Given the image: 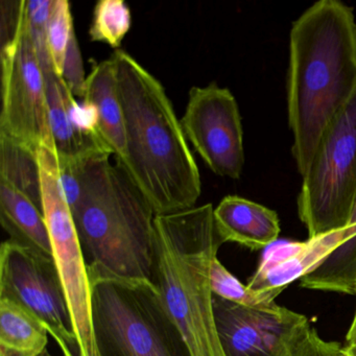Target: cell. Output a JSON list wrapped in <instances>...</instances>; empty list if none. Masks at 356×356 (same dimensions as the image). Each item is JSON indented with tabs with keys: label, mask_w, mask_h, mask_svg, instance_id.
<instances>
[{
	"label": "cell",
	"mask_w": 356,
	"mask_h": 356,
	"mask_svg": "<svg viewBox=\"0 0 356 356\" xmlns=\"http://www.w3.org/2000/svg\"><path fill=\"white\" fill-rule=\"evenodd\" d=\"M356 93V20L337 0H320L293 22L287 78L298 172L306 174L325 131Z\"/></svg>",
	"instance_id": "1"
},
{
	"label": "cell",
	"mask_w": 356,
	"mask_h": 356,
	"mask_svg": "<svg viewBox=\"0 0 356 356\" xmlns=\"http://www.w3.org/2000/svg\"><path fill=\"white\" fill-rule=\"evenodd\" d=\"M112 57L126 138L118 165L156 216L195 207L201 175L165 88L126 51Z\"/></svg>",
	"instance_id": "2"
},
{
	"label": "cell",
	"mask_w": 356,
	"mask_h": 356,
	"mask_svg": "<svg viewBox=\"0 0 356 356\" xmlns=\"http://www.w3.org/2000/svg\"><path fill=\"white\" fill-rule=\"evenodd\" d=\"M211 204L155 218L153 281L191 356H226L216 327L210 266L222 239Z\"/></svg>",
	"instance_id": "3"
},
{
	"label": "cell",
	"mask_w": 356,
	"mask_h": 356,
	"mask_svg": "<svg viewBox=\"0 0 356 356\" xmlns=\"http://www.w3.org/2000/svg\"><path fill=\"white\" fill-rule=\"evenodd\" d=\"M110 156L91 160L86 195L76 213L90 274L152 281L156 214Z\"/></svg>",
	"instance_id": "4"
},
{
	"label": "cell",
	"mask_w": 356,
	"mask_h": 356,
	"mask_svg": "<svg viewBox=\"0 0 356 356\" xmlns=\"http://www.w3.org/2000/svg\"><path fill=\"white\" fill-rule=\"evenodd\" d=\"M101 356H191L153 281L90 274Z\"/></svg>",
	"instance_id": "5"
},
{
	"label": "cell",
	"mask_w": 356,
	"mask_h": 356,
	"mask_svg": "<svg viewBox=\"0 0 356 356\" xmlns=\"http://www.w3.org/2000/svg\"><path fill=\"white\" fill-rule=\"evenodd\" d=\"M298 197L309 238L346 228L356 199V93L325 131Z\"/></svg>",
	"instance_id": "6"
},
{
	"label": "cell",
	"mask_w": 356,
	"mask_h": 356,
	"mask_svg": "<svg viewBox=\"0 0 356 356\" xmlns=\"http://www.w3.org/2000/svg\"><path fill=\"white\" fill-rule=\"evenodd\" d=\"M40 168L42 212L51 238L53 258L67 300L78 356H99L92 321V287L88 264L78 229L59 181L55 152L41 147L37 152Z\"/></svg>",
	"instance_id": "7"
},
{
	"label": "cell",
	"mask_w": 356,
	"mask_h": 356,
	"mask_svg": "<svg viewBox=\"0 0 356 356\" xmlns=\"http://www.w3.org/2000/svg\"><path fill=\"white\" fill-rule=\"evenodd\" d=\"M0 135L33 152L54 149L47 116V83L19 1L11 40L1 47Z\"/></svg>",
	"instance_id": "8"
},
{
	"label": "cell",
	"mask_w": 356,
	"mask_h": 356,
	"mask_svg": "<svg viewBox=\"0 0 356 356\" xmlns=\"http://www.w3.org/2000/svg\"><path fill=\"white\" fill-rule=\"evenodd\" d=\"M0 298L39 318L59 347L78 354L72 316L53 258L8 239L0 247Z\"/></svg>",
	"instance_id": "9"
},
{
	"label": "cell",
	"mask_w": 356,
	"mask_h": 356,
	"mask_svg": "<svg viewBox=\"0 0 356 356\" xmlns=\"http://www.w3.org/2000/svg\"><path fill=\"white\" fill-rule=\"evenodd\" d=\"M180 120L187 141L214 174L241 178L245 164L243 126L229 89L216 83L193 87Z\"/></svg>",
	"instance_id": "10"
},
{
	"label": "cell",
	"mask_w": 356,
	"mask_h": 356,
	"mask_svg": "<svg viewBox=\"0 0 356 356\" xmlns=\"http://www.w3.org/2000/svg\"><path fill=\"white\" fill-rule=\"evenodd\" d=\"M218 337L226 356H285L309 326L308 318L289 308H252L213 296Z\"/></svg>",
	"instance_id": "11"
},
{
	"label": "cell",
	"mask_w": 356,
	"mask_h": 356,
	"mask_svg": "<svg viewBox=\"0 0 356 356\" xmlns=\"http://www.w3.org/2000/svg\"><path fill=\"white\" fill-rule=\"evenodd\" d=\"M356 235L352 227L308 238L270 245L248 281L255 291L285 289L293 281L316 270L339 245Z\"/></svg>",
	"instance_id": "12"
},
{
	"label": "cell",
	"mask_w": 356,
	"mask_h": 356,
	"mask_svg": "<svg viewBox=\"0 0 356 356\" xmlns=\"http://www.w3.org/2000/svg\"><path fill=\"white\" fill-rule=\"evenodd\" d=\"M43 74L47 83L49 134L58 161H84L111 156L99 137L85 134L72 124L68 113V99L72 93L61 76L53 68L43 70Z\"/></svg>",
	"instance_id": "13"
},
{
	"label": "cell",
	"mask_w": 356,
	"mask_h": 356,
	"mask_svg": "<svg viewBox=\"0 0 356 356\" xmlns=\"http://www.w3.org/2000/svg\"><path fill=\"white\" fill-rule=\"evenodd\" d=\"M214 220L220 238L257 251L270 247L280 234V222L274 210L236 195L224 197L214 208Z\"/></svg>",
	"instance_id": "14"
},
{
	"label": "cell",
	"mask_w": 356,
	"mask_h": 356,
	"mask_svg": "<svg viewBox=\"0 0 356 356\" xmlns=\"http://www.w3.org/2000/svg\"><path fill=\"white\" fill-rule=\"evenodd\" d=\"M83 103L91 106L97 116V132L118 161L126 154L124 115L118 88L113 57L95 64L87 76Z\"/></svg>",
	"instance_id": "15"
},
{
	"label": "cell",
	"mask_w": 356,
	"mask_h": 356,
	"mask_svg": "<svg viewBox=\"0 0 356 356\" xmlns=\"http://www.w3.org/2000/svg\"><path fill=\"white\" fill-rule=\"evenodd\" d=\"M0 222L10 235L9 239L53 258L51 238L42 210L28 195L1 179Z\"/></svg>",
	"instance_id": "16"
},
{
	"label": "cell",
	"mask_w": 356,
	"mask_h": 356,
	"mask_svg": "<svg viewBox=\"0 0 356 356\" xmlns=\"http://www.w3.org/2000/svg\"><path fill=\"white\" fill-rule=\"evenodd\" d=\"M49 331L28 309L0 298V356H40L47 350Z\"/></svg>",
	"instance_id": "17"
},
{
	"label": "cell",
	"mask_w": 356,
	"mask_h": 356,
	"mask_svg": "<svg viewBox=\"0 0 356 356\" xmlns=\"http://www.w3.org/2000/svg\"><path fill=\"white\" fill-rule=\"evenodd\" d=\"M0 179L28 195L41 210L40 168L37 152L0 135Z\"/></svg>",
	"instance_id": "18"
},
{
	"label": "cell",
	"mask_w": 356,
	"mask_h": 356,
	"mask_svg": "<svg viewBox=\"0 0 356 356\" xmlns=\"http://www.w3.org/2000/svg\"><path fill=\"white\" fill-rule=\"evenodd\" d=\"M210 286L212 293L216 297L238 305L252 308H273L278 304L275 302L276 298L284 289H264L255 291L248 284H243L234 276L218 257L212 260L210 266Z\"/></svg>",
	"instance_id": "19"
},
{
	"label": "cell",
	"mask_w": 356,
	"mask_h": 356,
	"mask_svg": "<svg viewBox=\"0 0 356 356\" xmlns=\"http://www.w3.org/2000/svg\"><path fill=\"white\" fill-rule=\"evenodd\" d=\"M132 24L130 8L124 0H101L95 5L89 36L93 42H103L120 49Z\"/></svg>",
	"instance_id": "20"
},
{
	"label": "cell",
	"mask_w": 356,
	"mask_h": 356,
	"mask_svg": "<svg viewBox=\"0 0 356 356\" xmlns=\"http://www.w3.org/2000/svg\"><path fill=\"white\" fill-rule=\"evenodd\" d=\"M74 32L72 8L67 0H55L47 24V47L56 74L61 76L66 51Z\"/></svg>",
	"instance_id": "21"
},
{
	"label": "cell",
	"mask_w": 356,
	"mask_h": 356,
	"mask_svg": "<svg viewBox=\"0 0 356 356\" xmlns=\"http://www.w3.org/2000/svg\"><path fill=\"white\" fill-rule=\"evenodd\" d=\"M55 0H22V11L29 34L36 49L42 70L54 68L47 47V24Z\"/></svg>",
	"instance_id": "22"
},
{
	"label": "cell",
	"mask_w": 356,
	"mask_h": 356,
	"mask_svg": "<svg viewBox=\"0 0 356 356\" xmlns=\"http://www.w3.org/2000/svg\"><path fill=\"white\" fill-rule=\"evenodd\" d=\"M93 159L95 158L84 161H58L60 185L66 202L72 210V216L76 213L86 195L89 181V165Z\"/></svg>",
	"instance_id": "23"
},
{
	"label": "cell",
	"mask_w": 356,
	"mask_h": 356,
	"mask_svg": "<svg viewBox=\"0 0 356 356\" xmlns=\"http://www.w3.org/2000/svg\"><path fill=\"white\" fill-rule=\"evenodd\" d=\"M285 356H349L337 341H326L312 327H306L293 341Z\"/></svg>",
	"instance_id": "24"
},
{
	"label": "cell",
	"mask_w": 356,
	"mask_h": 356,
	"mask_svg": "<svg viewBox=\"0 0 356 356\" xmlns=\"http://www.w3.org/2000/svg\"><path fill=\"white\" fill-rule=\"evenodd\" d=\"M61 78L74 97L84 99L87 78L85 76L84 65H83L82 55H81L80 47L76 39V31L72 33L67 51H66Z\"/></svg>",
	"instance_id": "25"
},
{
	"label": "cell",
	"mask_w": 356,
	"mask_h": 356,
	"mask_svg": "<svg viewBox=\"0 0 356 356\" xmlns=\"http://www.w3.org/2000/svg\"><path fill=\"white\" fill-rule=\"evenodd\" d=\"M346 341H347V345H356V310L351 326L346 335Z\"/></svg>",
	"instance_id": "26"
},
{
	"label": "cell",
	"mask_w": 356,
	"mask_h": 356,
	"mask_svg": "<svg viewBox=\"0 0 356 356\" xmlns=\"http://www.w3.org/2000/svg\"><path fill=\"white\" fill-rule=\"evenodd\" d=\"M60 350L62 351V354H63V356H78V354H76V352H74V350L70 349L68 346H61L60 347ZM40 356H53L51 353H49V350H45L44 352H43L42 354H41Z\"/></svg>",
	"instance_id": "27"
},
{
	"label": "cell",
	"mask_w": 356,
	"mask_h": 356,
	"mask_svg": "<svg viewBox=\"0 0 356 356\" xmlns=\"http://www.w3.org/2000/svg\"><path fill=\"white\" fill-rule=\"evenodd\" d=\"M345 347L346 352H347L348 355L349 356H356V345H346L343 346Z\"/></svg>",
	"instance_id": "28"
},
{
	"label": "cell",
	"mask_w": 356,
	"mask_h": 356,
	"mask_svg": "<svg viewBox=\"0 0 356 356\" xmlns=\"http://www.w3.org/2000/svg\"><path fill=\"white\" fill-rule=\"evenodd\" d=\"M99 356H101V355H99Z\"/></svg>",
	"instance_id": "29"
}]
</instances>
